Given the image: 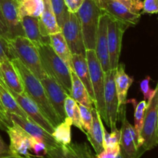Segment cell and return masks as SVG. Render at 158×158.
Instances as JSON below:
<instances>
[{
	"label": "cell",
	"mask_w": 158,
	"mask_h": 158,
	"mask_svg": "<svg viewBox=\"0 0 158 158\" xmlns=\"http://www.w3.org/2000/svg\"><path fill=\"white\" fill-rule=\"evenodd\" d=\"M79 108H80V117H81L82 126H83V129L84 131V134H86L90 131L91 127H92V109L86 107L85 106H83L81 104H79Z\"/></svg>",
	"instance_id": "cell-32"
},
{
	"label": "cell",
	"mask_w": 158,
	"mask_h": 158,
	"mask_svg": "<svg viewBox=\"0 0 158 158\" xmlns=\"http://www.w3.org/2000/svg\"><path fill=\"white\" fill-rule=\"evenodd\" d=\"M11 124H12V122L9 119L8 116L0 112V129L6 131L7 127Z\"/></svg>",
	"instance_id": "cell-42"
},
{
	"label": "cell",
	"mask_w": 158,
	"mask_h": 158,
	"mask_svg": "<svg viewBox=\"0 0 158 158\" xmlns=\"http://www.w3.org/2000/svg\"><path fill=\"white\" fill-rule=\"evenodd\" d=\"M104 12L129 26H136L141 17L140 12H134L124 4L117 0H108L107 6Z\"/></svg>",
	"instance_id": "cell-19"
},
{
	"label": "cell",
	"mask_w": 158,
	"mask_h": 158,
	"mask_svg": "<svg viewBox=\"0 0 158 158\" xmlns=\"http://www.w3.org/2000/svg\"><path fill=\"white\" fill-rule=\"evenodd\" d=\"M0 4L9 40L17 36H25L17 0H0Z\"/></svg>",
	"instance_id": "cell-13"
},
{
	"label": "cell",
	"mask_w": 158,
	"mask_h": 158,
	"mask_svg": "<svg viewBox=\"0 0 158 158\" xmlns=\"http://www.w3.org/2000/svg\"><path fill=\"white\" fill-rule=\"evenodd\" d=\"M0 71L2 73V78L8 89L19 94L24 93L21 77L12 60H6L1 62Z\"/></svg>",
	"instance_id": "cell-21"
},
{
	"label": "cell",
	"mask_w": 158,
	"mask_h": 158,
	"mask_svg": "<svg viewBox=\"0 0 158 158\" xmlns=\"http://www.w3.org/2000/svg\"><path fill=\"white\" fill-rule=\"evenodd\" d=\"M151 77L149 76L145 77L140 83V90H141L142 94H143V97H144V100L148 103V102L151 101V99L153 98V97L154 96L156 93V89H151V86H150V82H151Z\"/></svg>",
	"instance_id": "cell-35"
},
{
	"label": "cell",
	"mask_w": 158,
	"mask_h": 158,
	"mask_svg": "<svg viewBox=\"0 0 158 158\" xmlns=\"http://www.w3.org/2000/svg\"><path fill=\"white\" fill-rule=\"evenodd\" d=\"M0 35H1L3 38L6 39L7 41L9 40V32H8L7 27H6V23H5L4 20V17H3L2 15V12L1 4H0Z\"/></svg>",
	"instance_id": "cell-41"
},
{
	"label": "cell",
	"mask_w": 158,
	"mask_h": 158,
	"mask_svg": "<svg viewBox=\"0 0 158 158\" xmlns=\"http://www.w3.org/2000/svg\"><path fill=\"white\" fill-rule=\"evenodd\" d=\"M156 90H157V97H158V83H157V86L156 87Z\"/></svg>",
	"instance_id": "cell-48"
},
{
	"label": "cell",
	"mask_w": 158,
	"mask_h": 158,
	"mask_svg": "<svg viewBox=\"0 0 158 158\" xmlns=\"http://www.w3.org/2000/svg\"><path fill=\"white\" fill-rule=\"evenodd\" d=\"M116 69L105 73L104 105L106 123L111 131L117 129L119 119L118 98L115 86Z\"/></svg>",
	"instance_id": "cell-9"
},
{
	"label": "cell",
	"mask_w": 158,
	"mask_h": 158,
	"mask_svg": "<svg viewBox=\"0 0 158 158\" xmlns=\"http://www.w3.org/2000/svg\"><path fill=\"white\" fill-rule=\"evenodd\" d=\"M72 120L66 117L63 121L55 127L52 136L56 141L61 145H68L71 143V126Z\"/></svg>",
	"instance_id": "cell-30"
},
{
	"label": "cell",
	"mask_w": 158,
	"mask_h": 158,
	"mask_svg": "<svg viewBox=\"0 0 158 158\" xmlns=\"http://www.w3.org/2000/svg\"><path fill=\"white\" fill-rule=\"evenodd\" d=\"M71 78H72V86H71L70 97L79 104L93 109L94 107V103L92 98L86 88L77 77V74L74 73V71H71Z\"/></svg>",
	"instance_id": "cell-24"
},
{
	"label": "cell",
	"mask_w": 158,
	"mask_h": 158,
	"mask_svg": "<svg viewBox=\"0 0 158 158\" xmlns=\"http://www.w3.org/2000/svg\"><path fill=\"white\" fill-rule=\"evenodd\" d=\"M20 16L40 17L43 10V0H17Z\"/></svg>",
	"instance_id": "cell-29"
},
{
	"label": "cell",
	"mask_w": 158,
	"mask_h": 158,
	"mask_svg": "<svg viewBox=\"0 0 158 158\" xmlns=\"http://www.w3.org/2000/svg\"></svg>",
	"instance_id": "cell-51"
},
{
	"label": "cell",
	"mask_w": 158,
	"mask_h": 158,
	"mask_svg": "<svg viewBox=\"0 0 158 158\" xmlns=\"http://www.w3.org/2000/svg\"><path fill=\"white\" fill-rule=\"evenodd\" d=\"M0 158H40L37 157L35 156L32 155V156H15V155H11V154H9V155H6V156H2L0 157Z\"/></svg>",
	"instance_id": "cell-45"
},
{
	"label": "cell",
	"mask_w": 158,
	"mask_h": 158,
	"mask_svg": "<svg viewBox=\"0 0 158 158\" xmlns=\"http://www.w3.org/2000/svg\"><path fill=\"white\" fill-rule=\"evenodd\" d=\"M100 9L104 11L107 6L108 0H93Z\"/></svg>",
	"instance_id": "cell-44"
},
{
	"label": "cell",
	"mask_w": 158,
	"mask_h": 158,
	"mask_svg": "<svg viewBox=\"0 0 158 158\" xmlns=\"http://www.w3.org/2000/svg\"><path fill=\"white\" fill-rule=\"evenodd\" d=\"M86 57L89 67L91 84L94 94V106L100 113L102 119L106 123L104 105L105 73L101 67L100 61L94 49H87Z\"/></svg>",
	"instance_id": "cell-5"
},
{
	"label": "cell",
	"mask_w": 158,
	"mask_h": 158,
	"mask_svg": "<svg viewBox=\"0 0 158 158\" xmlns=\"http://www.w3.org/2000/svg\"><path fill=\"white\" fill-rule=\"evenodd\" d=\"M40 81L44 87L51 105L54 108L61 121H63L66 118L64 102L66 96L68 95L67 93L55 79L47 74Z\"/></svg>",
	"instance_id": "cell-12"
},
{
	"label": "cell",
	"mask_w": 158,
	"mask_h": 158,
	"mask_svg": "<svg viewBox=\"0 0 158 158\" xmlns=\"http://www.w3.org/2000/svg\"><path fill=\"white\" fill-rule=\"evenodd\" d=\"M6 60H10L9 53V43L0 35V63Z\"/></svg>",
	"instance_id": "cell-38"
},
{
	"label": "cell",
	"mask_w": 158,
	"mask_h": 158,
	"mask_svg": "<svg viewBox=\"0 0 158 158\" xmlns=\"http://www.w3.org/2000/svg\"><path fill=\"white\" fill-rule=\"evenodd\" d=\"M7 116L9 120L18 123L29 135L32 136L34 138L37 139V140L43 141L46 145L48 149L56 148V147L60 145L56 141L52 134H49L48 131L43 129L42 127H40L38 123L34 122L30 118L26 119L20 117V116L12 114H7Z\"/></svg>",
	"instance_id": "cell-15"
},
{
	"label": "cell",
	"mask_w": 158,
	"mask_h": 158,
	"mask_svg": "<svg viewBox=\"0 0 158 158\" xmlns=\"http://www.w3.org/2000/svg\"><path fill=\"white\" fill-rule=\"evenodd\" d=\"M120 2L129 9L136 12H140L143 9V2L141 0H117Z\"/></svg>",
	"instance_id": "cell-39"
},
{
	"label": "cell",
	"mask_w": 158,
	"mask_h": 158,
	"mask_svg": "<svg viewBox=\"0 0 158 158\" xmlns=\"http://www.w3.org/2000/svg\"><path fill=\"white\" fill-rule=\"evenodd\" d=\"M36 47L46 73L55 79L70 96L72 78L69 66L54 52L50 44H40Z\"/></svg>",
	"instance_id": "cell-3"
},
{
	"label": "cell",
	"mask_w": 158,
	"mask_h": 158,
	"mask_svg": "<svg viewBox=\"0 0 158 158\" xmlns=\"http://www.w3.org/2000/svg\"><path fill=\"white\" fill-rule=\"evenodd\" d=\"M142 10L143 13H158V0H144Z\"/></svg>",
	"instance_id": "cell-37"
},
{
	"label": "cell",
	"mask_w": 158,
	"mask_h": 158,
	"mask_svg": "<svg viewBox=\"0 0 158 158\" xmlns=\"http://www.w3.org/2000/svg\"><path fill=\"white\" fill-rule=\"evenodd\" d=\"M0 112L2 113V114H5V115L7 116V114H6V111H5V110H4V108H3L2 105L1 101H0Z\"/></svg>",
	"instance_id": "cell-46"
},
{
	"label": "cell",
	"mask_w": 158,
	"mask_h": 158,
	"mask_svg": "<svg viewBox=\"0 0 158 158\" xmlns=\"http://www.w3.org/2000/svg\"><path fill=\"white\" fill-rule=\"evenodd\" d=\"M0 78H2V73H1V71H0Z\"/></svg>",
	"instance_id": "cell-49"
},
{
	"label": "cell",
	"mask_w": 158,
	"mask_h": 158,
	"mask_svg": "<svg viewBox=\"0 0 158 158\" xmlns=\"http://www.w3.org/2000/svg\"><path fill=\"white\" fill-rule=\"evenodd\" d=\"M73 71H74L77 77H79L85 87L89 92L93 102L94 103V94L91 84L90 76H89V67L86 55L84 54H73L72 56Z\"/></svg>",
	"instance_id": "cell-23"
},
{
	"label": "cell",
	"mask_w": 158,
	"mask_h": 158,
	"mask_svg": "<svg viewBox=\"0 0 158 158\" xmlns=\"http://www.w3.org/2000/svg\"><path fill=\"white\" fill-rule=\"evenodd\" d=\"M50 1L52 10L56 18L57 23L59 26L62 28L65 22L69 19L70 12L66 6L64 0H50Z\"/></svg>",
	"instance_id": "cell-31"
},
{
	"label": "cell",
	"mask_w": 158,
	"mask_h": 158,
	"mask_svg": "<svg viewBox=\"0 0 158 158\" xmlns=\"http://www.w3.org/2000/svg\"><path fill=\"white\" fill-rule=\"evenodd\" d=\"M117 158H123V156H122L121 154H120H120H119V155L117 156Z\"/></svg>",
	"instance_id": "cell-47"
},
{
	"label": "cell",
	"mask_w": 158,
	"mask_h": 158,
	"mask_svg": "<svg viewBox=\"0 0 158 158\" xmlns=\"http://www.w3.org/2000/svg\"><path fill=\"white\" fill-rule=\"evenodd\" d=\"M9 146L5 143L3 139L0 136V157L2 156L9 155Z\"/></svg>",
	"instance_id": "cell-43"
},
{
	"label": "cell",
	"mask_w": 158,
	"mask_h": 158,
	"mask_svg": "<svg viewBox=\"0 0 158 158\" xmlns=\"http://www.w3.org/2000/svg\"><path fill=\"white\" fill-rule=\"evenodd\" d=\"M43 10L40 19L49 35L61 32V28L57 23L56 18L52 10L50 0H43Z\"/></svg>",
	"instance_id": "cell-27"
},
{
	"label": "cell",
	"mask_w": 158,
	"mask_h": 158,
	"mask_svg": "<svg viewBox=\"0 0 158 158\" xmlns=\"http://www.w3.org/2000/svg\"><path fill=\"white\" fill-rule=\"evenodd\" d=\"M6 131L9 137V154L15 156H32L30 154L32 137L25 131L18 123L12 121Z\"/></svg>",
	"instance_id": "cell-11"
},
{
	"label": "cell",
	"mask_w": 158,
	"mask_h": 158,
	"mask_svg": "<svg viewBox=\"0 0 158 158\" xmlns=\"http://www.w3.org/2000/svg\"><path fill=\"white\" fill-rule=\"evenodd\" d=\"M9 43L10 60L19 59L40 80L46 75L40 60L36 46L26 36L11 39Z\"/></svg>",
	"instance_id": "cell-2"
},
{
	"label": "cell",
	"mask_w": 158,
	"mask_h": 158,
	"mask_svg": "<svg viewBox=\"0 0 158 158\" xmlns=\"http://www.w3.org/2000/svg\"><path fill=\"white\" fill-rule=\"evenodd\" d=\"M64 1L66 6L69 9V12H73V13H76L81 6L83 0H64Z\"/></svg>",
	"instance_id": "cell-40"
},
{
	"label": "cell",
	"mask_w": 158,
	"mask_h": 158,
	"mask_svg": "<svg viewBox=\"0 0 158 158\" xmlns=\"http://www.w3.org/2000/svg\"><path fill=\"white\" fill-rule=\"evenodd\" d=\"M11 60L21 77L24 93L38 105L43 114L55 127L62 121L51 105L40 80L26 67L19 59Z\"/></svg>",
	"instance_id": "cell-1"
},
{
	"label": "cell",
	"mask_w": 158,
	"mask_h": 158,
	"mask_svg": "<svg viewBox=\"0 0 158 158\" xmlns=\"http://www.w3.org/2000/svg\"><path fill=\"white\" fill-rule=\"evenodd\" d=\"M126 110H120L119 117H121L122 126L120 131V154L123 158H140L145 150L139 145L138 139L134 128L127 119Z\"/></svg>",
	"instance_id": "cell-7"
},
{
	"label": "cell",
	"mask_w": 158,
	"mask_h": 158,
	"mask_svg": "<svg viewBox=\"0 0 158 158\" xmlns=\"http://www.w3.org/2000/svg\"><path fill=\"white\" fill-rule=\"evenodd\" d=\"M43 158H48V157H43Z\"/></svg>",
	"instance_id": "cell-50"
},
{
	"label": "cell",
	"mask_w": 158,
	"mask_h": 158,
	"mask_svg": "<svg viewBox=\"0 0 158 158\" xmlns=\"http://www.w3.org/2000/svg\"><path fill=\"white\" fill-rule=\"evenodd\" d=\"M49 40H50L49 44L54 52L67 64L70 70L73 71V54L62 32L49 35Z\"/></svg>",
	"instance_id": "cell-26"
},
{
	"label": "cell",
	"mask_w": 158,
	"mask_h": 158,
	"mask_svg": "<svg viewBox=\"0 0 158 158\" xmlns=\"http://www.w3.org/2000/svg\"><path fill=\"white\" fill-rule=\"evenodd\" d=\"M48 158H95L87 143H72L49 148L47 151Z\"/></svg>",
	"instance_id": "cell-17"
},
{
	"label": "cell",
	"mask_w": 158,
	"mask_h": 158,
	"mask_svg": "<svg viewBox=\"0 0 158 158\" xmlns=\"http://www.w3.org/2000/svg\"><path fill=\"white\" fill-rule=\"evenodd\" d=\"M107 45L110 69H115L119 65L122 40L125 31L130 26L107 13Z\"/></svg>",
	"instance_id": "cell-8"
},
{
	"label": "cell",
	"mask_w": 158,
	"mask_h": 158,
	"mask_svg": "<svg viewBox=\"0 0 158 158\" xmlns=\"http://www.w3.org/2000/svg\"><path fill=\"white\" fill-rule=\"evenodd\" d=\"M107 16L108 15L106 12H103L100 15L94 49L104 73L110 70L107 45Z\"/></svg>",
	"instance_id": "cell-16"
},
{
	"label": "cell",
	"mask_w": 158,
	"mask_h": 158,
	"mask_svg": "<svg viewBox=\"0 0 158 158\" xmlns=\"http://www.w3.org/2000/svg\"><path fill=\"white\" fill-rule=\"evenodd\" d=\"M22 24L25 36L27 37L35 46L40 44H49V35L43 26L40 17L23 16Z\"/></svg>",
	"instance_id": "cell-18"
},
{
	"label": "cell",
	"mask_w": 158,
	"mask_h": 158,
	"mask_svg": "<svg viewBox=\"0 0 158 158\" xmlns=\"http://www.w3.org/2000/svg\"><path fill=\"white\" fill-rule=\"evenodd\" d=\"M127 103H131L134 108V131L137 134L138 143L140 147L143 148V140L140 137L142 127H143V119H144L145 110H146L148 103L144 100L137 103L135 99H131L127 101Z\"/></svg>",
	"instance_id": "cell-28"
},
{
	"label": "cell",
	"mask_w": 158,
	"mask_h": 158,
	"mask_svg": "<svg viewBox=\"0 0 158 158\" xmlns=\"http://www.w3.org/2000/svg\"><path fill=\"white\" fill-rule=\"evenodd\" d=\"M103 12L93 0H83L77 11L86 50L95 49L99 21Z\"/></svg>",
	"instance_id": "cell-4"
},
{
	"label": "cell",
	"mask_w": 158,
	"mask_h": 158,
	"mask_svg": "<svg viewBox=\"0 0 158 158\" xmlns=\"http://www.w3.org/2000/svg\"><path fill=\"white\" fill-rule=\"evenodd\" d=\"M48 148L43 141L32 137L31 151L33 153V155L37 157L43 158L46 157Z\"/></svg>",
	"instance_id": "cell-34"
},
{
	"label": "cell",
	"mask_w": 158,
	"mask_h": 158,
	"mask_svg": "<svg viewBox=\"0 0 158 158\" xmlns=\"http://www.w3.org/2000/svg\"><path fill=\"white\" fill-rule=\"evenodd\" d=\"M120 153V145L114 147V148L103 149L99 154H96L95 158H117Z\"/></svg>",
	"instance_id": "cell-36"
},
{
	"label": "cell",
	"mask_w": 158,
	"mask_h": 158,
	"mask_svg": "<svg viewBox=\"0 0 158 158\" xmlns=\"http://www.w3.org/2000/svg\"><path fill=\"white\" fill-rule=\"evenodd\" d=\"M11 94L15 99L18 104L19 105L20 107L23 110L26 115L29 117L32 120L38 123L40 127L46 130V131L52 134L54 131V126L50 123L47 117L43 114L41 110L38 106V105L32 100L29 98L25 93L21 94H16L12 90L9 89Z\"/></svg>",
	"instance_id": "cell-14"
},
{
	"label": "cell",
	"mask_w": 158,
	"mask_h": 158,
	"mask_svg": "<svg viewBox=\"0 0 158 158\" xmlns=\"http://www.w3.org/2000/svg\"><path fill=\"white\" fill-rule=\"evenodd\" d=\"M140 137L143 140V148L151 151L158 146V97L155 94L148 103Z\"/></svg>",
	"instance_id": "cell-6"
},
{
	"label": "cell",
	"mask_w": 158,
	"mask_h": 158,
	"mask_svg": "<svg viewBox=\"0 0 158 158\" xmlns=\"http://www.w3.org/2000/svg\"><path fill=\"white\" fill-rule=\"evenodd\" d=\"M0 101L6 114H15L24 118H29L18 104L2 78H0Z\"/></svg>",
	"instance_id": "cell-25"
},
{
	"label": "cell",
	"mask_w": 158,
	"mask_h": 158,
	"mask_svg": "<svg viewBox=\"0 0 158 158\" xmlns=\"http://www.w3.org/2000/svg\"><path fill=\"white\" fill-rule=\"evenodd\" d=\"M120 131L117 129L111 131L110 134L104 129V135H103V149L114 148L120 145Z\"/></svg>",
	"instance_id": "cell-33"
},
{
	"label": "cell",
	"mask_w": 158,
	"mask_h": 158,
	"mask_svg": "<svg viewBox=\"0 0 158 158\" xmlns=\"http://www.w3.org/2000/svg\"><path fill=\"white\" fill-rule=\"evenodd\" d=\"M92 127L90 131L86 135L96 154H99L103 150V135L105 127L103 124L101 116L95 106L92 109Z\"/></svg>",
	"instance_id": "cell-22"
},
{
	"label": "cell",
	"mask_w": 158,
	"mask_h": 158,
	"mask_svg": "<svg viewBox=\"0 0 158 158\" xmlns=\"http://www.w3.org/2000/svg\"><path fill=\"white\" fill-rule=\"evenodd\" d=\"M62 33L69 46L72 54L86 55V47L83 41L81 26L77 12L69 13V19L62 26Z\"/></svg>",
	"instance_id": "cell-10"
},
{
	"label": "cell",
	"mask_w": 158,
	"mask_h": 158,
	"mask_svg": "<svg viewBox=\"0 0 158 158\" xmlns=\"http://www.w3.org/2000/svg\"><path fill=\"white\" fill-rule=\"evenodd\" d=\"M134 82V78L126 73L123 63H119L116 69L115 86L118 98V111L122 108H126L127 97L130 87Z\"/></svg>",
	"instance_id": "cell-20"
}]
</instances>
